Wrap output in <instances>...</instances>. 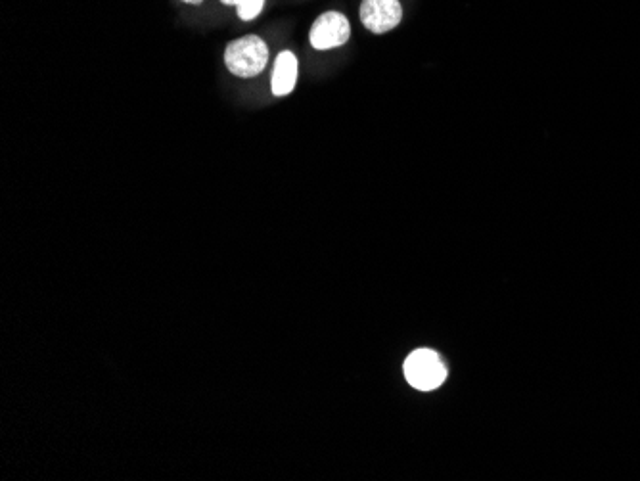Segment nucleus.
Segmentation results:
<instances>
[{
    "instance_id": "nucleus-1",
    "label": "nucleus",
    "mask_w": 640,
    "mask_h": 481,
    "mask_svg": "<svg viewBox=\"0 0 640 481\" xmlns=\"http://www.w3.org/2000/svg\"><path fill=\"white\" fill-rule=\"evenodd\" d=\"M269 62V48L257 35L236 39L225 48V64L230 73L250 79L259 75Z\"/></svg>"
},
{
    "instance_id": "nucleus-2",
    "label": "nucleus",
    "mask_w": 640,
    "mask_h": 481,
    "mask_svg": "<svg viewBox=\"0 0 640 481\" xmlns=\"http://www.w3.org/2000/svg\"><path fill=\"white\" fill-rule=\"evenodd\" d=\"M405 378L416 390L434 391L447 380V368L432 349H418L405 361Z\"/></svg>"
},
{
    "instance_id": "nucleus-3",
    "label": "nucleus",
    "mask_w": 640,
    "mask_h": 481,
    "mask_svg": "<svg viewBox=\"0 0 640 481\" xmlns=\"http://www.w3.org/2000/svg\"><path fill=\"white\" fill-rule=\"evenodd\" d=\"M351 37V23L340 12H326L319 16L309 33V41L317 50H330L345 45Z\"/></svg>"
},
{
    "instance_id": "nucleus-4",
    "label": "nucleus",
    "mask_w": 640,
    "mask_h": 481,
    "mask_svg": "<svg viewBox=\"0 0 640 481\" xmlns=\"http://www.w3.org/2000/svg\"><path fill=\"white\" fill-rule=\"evenodd\" d=\"M403 20V8L399 0H363L361 22L370 33L384 35L395 29Z\"/></svg>"
},
{
    "instance_id": "nucleus-5",
    "label": "nucleus",
    "mask_w": 640,
    "mask_h": 481,
    "mask_svg": "<svg viewBox=\"0 0 640 481\" xmlns=\"http://www.w3.org/2000/svg\"><path fill=\"white\" fill-rule=\"evenodd\" d=\"M298 83V58L290 50H282L276 56L275 71L271 79L273 94L276 96H286L294 91Z\"/></svg>"
},
{
    "instance_id": "nucleus-6",
    "label": "nucleus",
    "mask_w": 640,
    "mask_h": 481,
    "mask_svg": "<svg viewBox=\"0 0 640 481\" xmlns=\"http://www.w3.org/2000/svg\"><path fill=\"white\" fill-rule=\"evenodd\" d=\"M263 4H265V0H236L234 6L238 10L240 20L252 22L253 18H257L261 14Z\"/></svg>"
},
{
    "instance_id": "nucleus-7",
    "label": "nucleus",
    "mask_w": 640,
    "mask_h": 481,
    "mask_svg": "<svg viewBox=\"0 0 640 481\" xmlns=\"http://www.w3.org/2000/svg\"><path fill=\"white\" fill-rule=\"evenodd\" d=\"M183 2H186V4H200L202 0H183Z\"/></svg>"
},
{
    "instance_id": "nucleus-8",
    "label": "nucleus",
    "mask_w": 640,
    "mask_h": 481,
    "mask_svg": "<svg viewBox=\"0 0 640 481\" xmlns=\"http://www.w3.org/2000/svg\"><path fill=\"white\" fill-rule=\"evenodd\" d=\"M223 4H236V0H221Z\"/></svg>"
}]
</instances>
